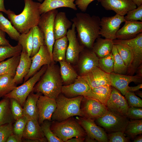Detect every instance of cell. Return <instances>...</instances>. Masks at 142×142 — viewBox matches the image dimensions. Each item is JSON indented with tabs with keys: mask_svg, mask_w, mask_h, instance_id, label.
<instances>
[{
	"mask_svg": "<svg viewBox=\"0 0 142 142\" xmlns=\"http://www.w3.org/2000/svg\"><path fill=\"white\" fill-rule=\"evenodd\" d=\"M124 17L125 21L130 20L142 21V5L133 10L128 12Z\"/></svg>",
	"mask_w": 142,
	"mask_h": 142,
	"instance_id": "48",
	"label": "cell"
},
{
	"mask_svg": "<svg viewBox=\"0 0 142 142\" xmlns=\"http://www.w3.org/2000/svg\"><path fill=\"white\" fill-rule=\"evenodd\" d=\"M137 7L142 5V0H131Z\"/></svg>",
	"mask_w": 142,
	"mask_h": 142,
	"instance_id": "60",
	"label": "cell"
},
{
	"mask_svg": "<svg viewBox=\"0 0 142 142\" xmlns=\"http://www.w3.org/2000/svg\"><path fill=\"white\" fill-rule=\"evenodd\" d=\"M92 88L83 76L79 75L72 83L63 85L61 93L68 98H72L82 95L86 96Z\"/></svg>",
	"mask_w": 142,
	"mask_h": 142,
	"instance_id": "16",
	"label": "cell"
},
{
	"mask_svg": "<svg viewBox=\"0 0 142 142\" xmlns=\"http://www.w3.org/2000/svg\"><path fill=\"white\" fill-rule=\"evenodd\" d=\"M128 119L108 110L104 115L95 121L98 125L107 131L124 132L129 121Z\"/></svg>",
	"mask_w": 142,
	"mask_h": 142,
	"instance_id": "8",
	"label": "cell"
},
{
	"mask_svg": "<svg viewBox=\"0 0 142 142\" xmlns=\"http://www.w3.org/2000/svg\"><path fill=\"white\" fill-rule=\"evenodd\" d=\"M110 85L118 90L123 95L128 92L129 84L131 82L141 83L142 77L112 73L109 74Z\"/></svg>",
	"mask_w": 142,
	"mask_h": 142,
	"instance_id": "19",
	"label": "cell"
},
{
	"mask_svg": "<svg viewBox=\"0 0 142 142\" xmlns=\"http://www.w3.org/2000/svg\"><path fill=\"white\" fill-rule=\"evenodd\" d=\"M107 10H112L124 16L129 11L137 7L131 0H97Z\"/></svg>",
	"mask_w": 142,
	"mask_h": 142,
	"instance_id": "20",
	"label": "cell"
},
{
	"mask_svg": "<svg viewBox=\"0 0 142 142\" xmlns=\"http://www.w3.org/2000/svg\"><path fill=\"white\" fill-rule=\"evenodd\" d=\"M72 25V22L67 18L65 12H58L55 18L54 24L55 40L66 36Z\"/></svg>",
	"mask_w": 142,
	"mask_h": 142,
	"instance_id": "24",
	"label": "cell"
},
{
	"mask_svg": "<svg viewBox=\"0 0 142 142\" xmlns=\"http://www.w3.org/2000/svg\"><path fill=\"white\" fill-rule=\"evenodd\" d=\"M66 36L55 40L52 50V58L54 62L65 60L68 45Z\"/></svg>",
	"mask_w": 142,
	"mask_h": 142,
	"instance_id": "31",
	"label": "cell"
},
{
	"mask_svg": "<svg viewBox=\"0 0 142 142\" xmlns=\"http://www.w3.org/2000/svg\"><path fill=\"white\" fill-rule=\"evenodd\" d=\"M85 142H98V141L95 139H93L91 137L87 135H86L85 137Z\"/></svg>",
	"mask_w": 142,
	"mask_h": 142,
	"instance_id": "58",
	"label": "cell"
},
{
	"mask_svg": "<svg viewBox=\"0 0 142 142\" xmlns=\"http://www.w3.org/2000/svg\"><path fill=\"white\" fill-rule=\"evenodd\" d=\"M0 12H2L6 14L7 10L4 5V0H0Z\"/></svg>",
	"mask_w": 142,
	"mask_h": 142,
	"instance_id": "57",
	"label": "cell"
},
{
	"mask_svg": "<svg viewBox=\"0 0 142 142\" xmlns=\"http://www.w3.org/2000/svg\"><path fill=\"white\" fill-rule=\"evenodd\" d=\"M42 94L40 93H34L32 91L27 97L23 107V116L28 120L38 119V114L37 102L39 96Z\"/></svg>",
	"mask_w": 142,
	"mask_h": 142,
	"instance_id": "25",
	"label": "cell"
},
{
	"mask_svg": "<svg viewBox=\"0 0 142 142\" xmlns=\"http://www.w3.org/2000/svg\"><path fill=\"white\" fill-rule=\"evenodd\" d=\"M85 137H80L72 138L67 140L66 142H83L84 141Z\"/></svg>",
	"mask_w": 142,
	"mask_h": 142,
	"instance_id": "55",
	"label": "cell"
},
{
	"mask_svg": "<svg viewBox=\"0 0 142 142\" xmlns=\"http://www.w3.org/2000/svg\"><path fill=\"white\" fill-rule=\"evenodd\" d=\"M20 57V55H16L0 62V76L6 74L15 75Z\"/></svg>",
	"mask_w": 142,
	"mask_h": 142,
	"instance_id": "33",
	"label": "cell"
},
{
	"mask_svg": "<svg viewBox=\"0 0 142 142\" xmlns=\"http://www.w3.org/2000/svg\"><path fill=\"white\" fill-rule=\"evenodd\" d=\"M136 75L138 76L142 77V64H140L136 69Z\"/></svg>",
	"mask_w": 142,
	"mask_h": 142,
	"instance_id": "56",
	"label": "cell"
},
{
	"mask_svg": "<svg viewBox=\"0 0 142 142\" xmlns=\"http://www.w3.org/2000/svg\"><path fill=\"white\" fill-rule=\"evenodd\" d=\"M114 45L113 40L99 37L94 42L92 49L99 58H102L111 52Z\"/></svg>",
	"mask_w": 142,
	"mask_h": 142,
	"instance_id": "28",
	"label": "cell"
},
{
	"mask_svg": "<svg viewBox=\"0 0 142 142\" xmlns=\"http://www.w3.org/2000/svg\"><path fill=\"white\" fill-rule=\"evenodd\" d=\"M0 29L7 33L12 39L18 40L20 33L1 12H0Z\"/></svg>",
	"mask_w": 142,
	"mask_h": 142,
	"instance_id": "35",
	"label": "cell"
},
{
	"mask_svg": "<svg viewBox=\"0 0 142 142\" xmlns=\"http://www.w3.org/2000/svg\"><path fill=\"white\" fill-rule=\"evenodd\" d=\"M111 52L114 58L113 72L115 73L125 74L128 72V67L118 53L115 45L114 44Z\"/></svg>",
	"mask_w": 142,
	"mask_h": 142,
	"instance_id": "40",
	"label": "cell"
},
{
	"mask_svg": "<svg viewBox=\"0 0 142 142\" xmlns=\"http://www.w3.org/2000/svg\"><path fill=\"white\" fill-rule=\"evenodd\" d=\"M33 28L27 33L20 34L18 41L22 48V51L27 53L31 57L33 50Z\"/></svg>",
	"mask_w": 142,
	"mask_h": 142,
	"instance_id": "37",
	"label": "cell"
},
{
	"mask_svg": "<svg viewBox=\"0 0 142 142\" xmlns=\"http://www.w3.org/2000/svg\"><path fill=\"white\" fill-rule=\"evenodd\" d=\"M114 44L125 64L128 67V70L131 65L133 58V54L131 49L124 44Z\"/></svg>",
	"mask_w": 142,
	"mask_h": 142,
	"instance_id": "41",
	"label": "cell"
},
{
	"mask_svg": "<svg viewBox=\"0 0 142 142\" xmlns=\"http://www.w3.org/2000/svg\"><path fill=\"white\" fill-rule=\"evenodd\" d=\"M76 32L75 25L73 23L71 29L68 30L66 35L68 44L65 60L71 65H76L79 54L84 48L80 43Z\"/></svg>",
	"mask_w": 142,
	"mask_h": 142,
	"instance_id": "12",
	"label": "cell"
},
{
	"mask_svg": "<svg viewBox=\"0 0 142 142\" xmlns=\"http://www.w3.org/2000/svg\"><path fill=\"white\" fill-rule=\"evenodd\" d=\"M123 26L118 31L116 39L128 40L133 38L142 33V22L133 20L126 21Z\"/></svg>",
	"mask_w": 142,
	"mask_h": 142,
	"instance_id": "21",
	"label": "cell"
},
{
	"mask_svg": "<svg viewBox=\"0 0 142 142\" xmlns=\"http://www.w3.org/2000/svg\"><path fill=\"white\" fill-rule=\"evenodd\" d=\"M142 88V84L141 83L138 84L137 86L134 87H129L128 92H136Z\"/></svg>",
	"mask_w": 142,
	"mask_h": 142,
	"instance_id": "54",
	"label": "cell"
},
{
	"mask_svg": "<svg viewBox=\"0 0 142 142\" xmlns=\"http://www.w3.org/2000/svg\"><path fill=\"white\" fill-rule=\"evenodd\" d=\"M22 139L18 136L13 133L8 137L7 142H21Z\"/></svg>",
	"mask_w": 142,
	"mask_h": 142,
	"instance_id": "53",
	"label": "cell"
},
{
	"mask_svg": "<svg viewBox=\"0 0 142 142\" xmlns=\"http://www.w3.org/2000/svg\"><path fill=\"white\" fill-rule=\"evenodd\" d=\"M71 21L75 27L77 37L80 43L85 48L92 49L95 40L100 35L99 17L79 12L77 13Z\"/></svg>",
	"mask_w": 142,
	"mask_h": 142,
	"instance_id": "1",
	"label": "cell"
},
{
	"mask_svg": "<svg viewBox=\"0 0 142 142\" xmlns=\"http://www.w3.org/2000/svg\"><path fill=\"white\" fill-rule=\"evenodd\" d=\"M11 45L6 38L5 33L0 29V45Z\"/></svg>",
	"mask_w": 142,
	"mask_h": 142,
	"instance_id": "52",
	"label": "cell"
},
{
	"mask_svg": "<svg viewBox=\"0 0 142 142\" xmlns=\"http://www.w3.org/2000/svg\"><path fill=\"white\" fill-rule=\"evenodd\" d=\"M109 142H128L129 139L126 137L124 132L119 131L111 132L107 135Z\"/></svg>",
	"mask_w": 142,
	"mask_h": 142,
	"instance_id": "49",
	"label": "cell"
},
{
	"mask_svg": "<svg viewBox=\"0 0 142 142\" xmlns=\"http://www.w3.org/2000/svg\"><path fill=\"white\" fill-rule=\"evenodd\" d=\"M112 86L105 85L92 88L85 96L97 100L105 106L110 95Z\"/></svg>",
	"mask_w": 142,
	"mask_h": 142,
	"instance_id": "30",
	"label": "cell"
},
{
	"mask_svg": "<svg viewBox=\"0 0 142 142\" xmlns=\"http://www.w3.org/2000/svg\"><path fill=\"white\" fill-rule=\"evenodd\" d=\"M47 65L42 66L32 76L21 85L17 87L14 90L3 97L16 99L23 107L28 95L31 92L36 84L45 72Z\"/></svg>",
	"mask_w": 142,
	"mask_h": 142,
	"instance_id": "6",
	"label": "cell"
},
{
	"mask_svg": "<svg viewBox=\"0 0 142 142\" xmlns=\"http://www.w3.org/2000/svg\"><path fill=\"white\" fill-rule=\"evenodd\" d=\"M128 138L133 139L142 133V119L129 121L124 131Z\"/></svg>",
	"mask_w": 142,
	"mask_h": 142,
	"instance_id": "39",
	"label": "cell"
},
{
	"mask_svg": "<svg viewBox=\"0 0 142 142\" xmlns=\"http://www.w3.org/2000/svg\"><path fill=\"white\" fill-rule=\"evenodd\" d=\"M14 75L6 74L0 76V98L14 90L17 84L13 81Z\"/></svg>",
	"mask_w": 142,
	"mask_h": 142,
	"instance_id": "34",
	"label": "cell"
},
{
	"mask_svg": "<svg viewBox=\"0 0 142 142\" xmlns=\"http://www.w3.org/2000/svg\"><path fill=\"white\" fill-rule=\"evenodd\" d=\"M24 1V8L20 14H16L10 9L6 13L13 26L20 34L27 33L38 26L41 15L39 10L41 3L32 0Z\"/></svg>",
	"mask_w": 142,
	"mask_h": 142,
	"instance_id": "2",
	"label": "cell"
},
{
	"mask_svg": "<svg viewBox=\"0 0 142 142\" xmlns=\"http://www.w3.org/2000/svg\"><path fill=\"white\" fill-rule=\"evenodd\" d=\"M75 119L84 129L87 135L98 142H109L107 134L104 129L97 125L94 121L78 116H77Z\"/></svg>",
	"mask_w": 142,
	"mask_h": 142,
	"instance_id": "14",
	"label": "cell"
},
{
	"mask_svg": "<svg viewBox=\"0 0 142 142\" xmlns=\"http://www.w3.org/2000/svg\"><path fill=\"white\" fill-rule=\"evenodd\" d=\"M50 128L63 142L74 137H85L87 135L84 129L73 117L60 122L52 121Z\"/></svg>",
	"mask_w": 142,
	"mask_h": 142,
	"instance_id": "5",
	"label": "cell"
},
{
	"mask_svg": "<svg viewBox=\"0 0 142 142\" xmlns=\"http://www.w3.org/2000/svg\"><path fill=\"white\" fill-rule=\"evenodd\" d=\"M99 58L92 49L84 48L80 52L76 64L79 75H85L98 67Z\"/></svg>",
	"mask_w": 142,
	"mask_h": 142,
	"instance_id": "13",
	"label": "cell"
},
{
	"mask_svg": "<svg viewBox=\"0 0 142 142\" xmlns=\"http://www.w3.org/2000/svg\"><path fill=\"white\" fill-rule=\"evenodd\" d=\"M20 61L17 67L14 82L17 85L22 83L29 70L32 63L30 57L26 53L21 52Z\"/></svg>",
	"mask_w": 142,
	"mask_h": 142,
	"instance_id": "26",
	"label": "cell"
},
{
	"mask_svg": "<svg viewBox=\"0 0 142 142\" xmlns=\"http://www.w3.org/2000/svg\"><path fill=\"white\" fill-rule=\"evenodd\" d=\"M52 121L45 120L41 124L42 130L44 135L48 142H63L57 137L51 130L50 127Z\"/></svg>",
	"mask_w": 142,
	"mask_h": 142,
	"instance_id": "43",
	"label": "cell"
},
{
	"mask_svg": "<svg viewBox=\"0 0 142 142\" xmlns=\"http://www.w3.org/2000/svg\"><path fill=\"white\" fill-rule=\"evenodd\" d=\"M12 123H7L0 126V142H6L9 137L13 133Z\"/></svg>",
	"mask_w": 142,
	"mask_h": 142,
	"instance_id": "47",
	"label": "cell"
},
{
	"mask_svg": "<svg viewBox=\"0 0 142 142\" xmlns=\"http://www.w3.org/2000/svg\"><path fill=\"white\" fill-rule=\"evenodd\" d=\"M27 121L26 118L24 116L16 120L13 125V133L22 139Z\"/></svg>",
	"mask_w": 142,
	"mask_h": 142,
	"instance_id": "44",
	"label": "cell"
},
{
	"mask_svg": "<svg viewBox=\"0 0 142 142\" xmlns=\"http://www.w3.org/2000/svg\"><path fill=\"white\" fill-rule=\"evenodd\" d=\"M37 0L38 1H39V2H42L43 1V0Z\"/></svg>",
	"mask_w": 142,
	"mask_h": 142,
	"instance_id": "62",
	"label": "cell"
},
{
	"mask_svg": "<svg viewBox=\"0 0 142 142\" xmlns=\"http://www.w3.org/2000/svg\"><path fill=\"white\" fill-rule=\"evenodd\" d=\"M94 0H76L75 4L82 11L85 12L89 5Z\"/></svg>",
	"mask_w": 142,
	"mask_h": 142,
	"instance_id": "51",
	"label": "cell"
},
{
	"mask_svg": "<svg viewBox=\"0 0 142 142\" xmlns=\"http://www.w3.org/2000/svg\"><path fill=\"white\" fill-rule=\"evenodd\" d=\"M38 118L39 125L45 120L52 121L51 117L57 107L55 99L41 95L37 102Z\"/></svg>",
	"mask_w": 142,
	"mask_h": 142,
	"instance_id": "18",
	"label": "cell"
},
{
	"mask_svg": "<svg viewBox=\"0 0 142 142\" xmlns=\"http://www.w3.org/2000/svg\"><path fill=\"white\" fill-rule=\"evenodd\" d=\"M106 106L108 110L126 117V113L129 107L127 101L125 97L117 89L113 87Z\"/></svg>",
	"mask_w": 142,
	"mask_h": 142,
	"instance_id": "15",
	"label": "cell"
},
{
	"mask_svg": "<svg viewBox=\"0 0 142 142\" xmlns=\"http://www.w3.org/2000/svg\"><path fill=\"white\" fill-rule=\"evenodd\" d=\"M126 117L131 120L142 119V108L129 107L126 113Z\"/></svg>",
	"mask_w": 142,
	"mask_h": 142,
	"instance_id": "50",
	"label": "cell"
},
{
	"mask_svg": "<svg viewBox=\"0 0 142 142\" xmlns=\"http://www.w3.org/2000/svg\"><path fill=\"white\" fill-rule=\"evenodd\" d=\"M22 50V47L18 43L14 46L0 45V62L6 58L20 55Z\"/></svg>",
	"mask_w": 142,
	"mask_h": 142,
	"instance_id": "38",
	"label": "cell"
},
{
	"mask_svg": "<svg viewBox=\"0 0 142 142\" xmlns=\"http://www.w3.org/2000/svg\"><path fill=\"white\" fill-rule=\"evenodd\" d=\"M83 76L91 88L100 86L110 85V74L96 67Z\"/></svg>",
	"mask_w": 142,
	"mask_h": 142,
	"instance_id": "23",
	"label": "cell"
},
{
	"mask_svg": "<svg viewBox=\"0 0 142 142\" xmlns=\"http://www.w3.org/2000/svg\"><path fill=\"white\" fill-rule=\"evenodd\" d=\"M76 0H44L41 3L39 10L41 15L49 11L61 7H68L76 11Z\"/></svg>",
	"mask_w": 142,
	"mask_h": 142,
	"instance_id": "27",
	"label": "cell"
},
{
	"mask_svg": "<svg viewBox=\"0 0 142 142\" xmlns=\"http://www.w3.org/2000/svg\"><path fill=\"white\" fill-rule=\"evenodd\" d=\"M60 74L64 85L73 83L79 76L78 73L70 64L65 60L59 62Z\"/></svg>",
	"mask_w": 142,
	"mask_h": 142,
	"instance_id": "29",
	"label": "cell"
},
{
	"mask_svg": "<svg viewBox=\"0 0 142 142\" xmlns=\"http://www.w3.org/2000/svg\"><path fill=\"white\" fill-rule=\"evenodd\" d=\"M129 107H142V100L133 92H128L124 95Z\"/></svg>",
	"mask_w": 142,
	"mask_h": 142,
	"instance_id": "46",
	"label": "cell"
},
{
	"mask_svg": "<svg viewBox=\"0 0 142 142\" xmlns=\"http://www.w3.org/2000/svg\"><path fill=\"white\" fill-rule=\"evenodd\" d=\"M135 92V94L137 95L140 97H141V98L142 97V91H140L139 90Z\"/></svg>",
	"mask_w": 142,
	"mask_h": 142,
	"instance_id": "61",
	"label": "cell"
},
{
	"mask_svg": "<svg viewBox=\"0 0 142 142\" xmlns=\"http://www.w3.org/2000/svg\"><path fill=\"white\" fill-rule=\"evenodd\" d=\"M63 85L60 67L53 62L47 65L45 72L35 85L32 92L40 93L44 95L55 99L61 93Z\"/></svg>",
	"mask_w": 142,
	"mask_h": 142,
	"instance_id": "3",
	"label": "cell"
},
{
	"mask_svg": "<svg viewBox=\"0 0 142 142\" xmlns=\"http://www.w3.org/2000/svg\"><path fill=\"white\" fill-rule=\"evenodd\" d=\"M113 41L114 44H124L131 49L133 54V58L127 72L133 74L138 67L142 63V33L131 39L125 40L116 39Z\"/></svg>",
	"mask_w": 142,
	"mask_h": 142,
	"instance_id": "9",
	"label": "cell"
},
{
	"mask_svg": "<svg viewBox=\"0 0 142 142\" xmlns=\"http://www.w3.org/2000/svg\"><path fill=\"white\" fill-rule=\"evenodd\" d=\"M22 138L37 142H47L38 119L28 120L23 132Z\"/></svg>",
	"mask_w": 142,
	"mask_h": 142,
	"instance_id": "22",
	"label": "cell"
},
{
	"mask_svg": "<svg viewBox=\"0 0 142 142\" xmlns=\"http://www.w3.org/2000/svg\"><path fill=\"white\" fill-rule=\"evenodd\" d=\"M80 108L83 117L94 121L108 111L106 106L95 99L83 96Z\"/></svg>",
	"mask_w": 142,
	"mask_h": 142,
	"instance_id": "10",
	"label": "cell"
},
{
	"mask_svg": "<svg viewBox=\"0 0 142 142\" xmlns=\"http://www.w3.org/2000/svg\"><path fill=\"white\" fill-rule=\"evenodd\" d=\"M58 12V11L55 9L42 14L38 25L44 33L45 44L52 59L53 48L55 41L54 24L55 18Z\"/></svg>",
	"mask_w": 142,
	"mask_h": 142,
	"instance_id": "7",
	"label": "cell"
},
{
	"mask_svg": "<svg viewBox=\"0 0 142 142\" xmlns=\"http://www.w3.org/2000/svg\"><path fill=\"white\" fill-rule=\"evenodd\" d=\"M124 16L116 14L112 16L103 17L100 19V35L105 38L116 39L117 33L121 24L126 21Z\"/></svg>",
	"mask_w": 142,
	"mask_h": 142,
	"instance_id": "11",
	"label": "cell"
},
{
	"mask_svg": "<svg viewBox=\"0 0 142 142\" xmlns=\"http://www.w3.org/2000/svg\"><path fill=\"white\" fill-rule=\"evenodd\" d=\"M33 50L31 58L39 51L41 46L45 45L44 33L38 26L33 28Z\"/></svg>",
	"mask_w": 142,
	"mask_h": 142,
	"instance_id": "36",
	"label": "cell"
},
{
	"mask_svg": "<svg viewBox=\"0 0 142 142\" xmlns=\"http://www.w3.org/2000/svg\"><path fill=\"white\" fill-rule=\"evenodd\" d=\"M133 142H142V136L141 134L136 136L133 139Z\"/></svg>",
	"mask_w": 142,
	"mask_h": 142,
	"instance_id": "59",
	"label": "cell"
},
{
	"mask_svg": "<svg viewBox=\"0 0 142 142\" xmlns=\"http://www.w3.org/2000/svg\"><path fill=\"white\" fill-rule=\"evenodd\" d=\"M32 63L27 74L24 78V82L32 76L43 66L54 62L45 45L40 46L38 52L31 58Z\"/></svg>",
	"mask_w": 142,
	"mask_h": 142,
	"instance_id": "17",
	"label": "cell"
},
{
	"mask_svg": "<svg viewBox=\"0 0 142 142\" xmlns=\"http://www.w3.org/2000/svg\"><path fill=\"white\" fill-rule=\"evenodd\" d=\"M114 65V58L112 52L105 57L99 58L98 67L106 73L113 72Z\"/></svg>",
	"mask_w": 142,
	"mask_h": 142,
	"instance_id": "42",
	"label": "cell"
},
{
	"mask_svg": "<svg viewBox=\"0 0 142 142\" xmlns=\"http://www.w3.org/2000/svg\"><path fill=\"white\" fill-rule=\"evenodd\" d=\"M15 121L11 110L10 99L4 98L0 101V126Z\"/></svg>",
	"mask_w": 142,
	"mask_h": 142,
	"instance_id": "32",
	"label": "cell"
},
{
	"mask_svg": "<svg viewBox=\"0 0 142 142\" xmlns=\"http://www.w3.org/2000/svg\"><path fill=\"white\" fill-rule=\"evenodd\" d=\"M9 99L11 111L14 119L16 120L23 116V107L16 99L13 98Z\"/></svg>",
	"mask_w": 142,
	"mask_h": 142,
	"instance_id": "45",
	"label": "cell"
},
{
	"mask_svg": "<svg viewBox=\"0 0 142 142\" xmlns=\"http://www.w3.org/2000/svg\"><path fill=\"white\" fill-rule=\"evenodd\" d=\"M83 97L68 98L60 93L55 99L57 107L52 115V121L60 122L74 116L83 117L80 106Z\"/></svg>",
	"mask_w": 142,
	"mask_h": 142,
	"instance_id": "4",
	"label": "cell"
}]
</instances>
